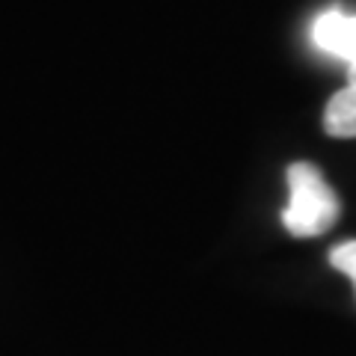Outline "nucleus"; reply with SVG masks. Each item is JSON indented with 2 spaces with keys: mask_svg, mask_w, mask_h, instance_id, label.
<instances>
[{
  "mask_svg": "<svg viewBox=\"0 0 356 356\" xmlns=\"http://www.w3.org/2000/svg\"><path fill=\"white\" fill-rule=\"evenodd\" d=\"M341 214L339 196L315 163L297 161L288 166V205L282 222L294 238H318L336 226Z\"/></svg>",
  "mask_w": 356,
  "mask_h": 356,
  "instance_id": "f257e3e1",
  "label": "nucleus"
},
{
  "mask_svg": "<svg viewBox=\"0 0 356 356\" xmlns=\"http://www.w3.org/2000/svg\"><path fill=\"white\" fill-rule=\"evenodd\" d=\"M312 42L324 54L344 60L348 69H356V15L344 9H327L312 24Z\"/></svg>",
  "mask_w": 356,
  "mask_h": 356,
  "instance_id": "f03ea898",
  "label": "nucleus"
},
{
  "mask_svg": "<svg viewBox=\"0 0 356 356\" xmlns=\"http://www.w3.org/2000/svg\"><path fill=\"white\" fill-rule=\"evenodd\" d=\"M324 128L330 137L339 140L356 137V69H348V86L339 89L327 102Z\"/></svg>",
  "mask_w": 356,
  "mask_h": 356,
  "instance_id": "7ed1b4c3",
  "label": "nucleus"
},
{
  "mask_svg": "<svg viewBox=\"0 0 356 356\" xmlns=\"http://www.w3.org/2000/svg\"><path fill=\"white\" fill-rule=\"evenodd\" d=\"M330 264L348 276V280L353 282V288H356V241H344V243H339V247H332L330 250Z\"/></svg>",
  "mask_w": 356,
  "mask_h": 356,
  "instance_id": "20e7f679",
  "label": "nucleus"
}]
</instances>
